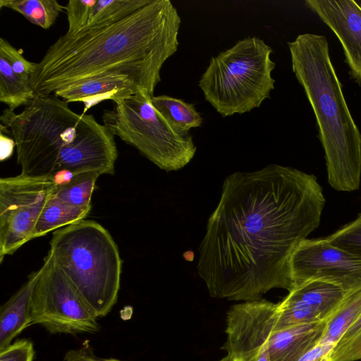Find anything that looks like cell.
Segmentation results:
<instances>
[{
    "label": "cell",
    "instance_id": "cell-1",
    "mask_svg": "<svg viewBox=\"0 0 361 361\" xmlns=\"http://www.w3.org/2000/svg\"><path fill=\"white\" fill-rule=\"evenodd\" d=\"M325 202L317 178L290 166L228 176L199 248L209 295L250 302L290 291L292 255L319 226Z\"/></svg>",
    "mask_w": 361,
    "mask_h": 361
},
{
    "label": "cell",
    "instance_id": "cell-2",
    "mask_svg": "<svg viewBox=\"0 0 361 361\" xmlns=\"http://www.w3.org/2000/svg\"><path fill=\"white\" fill-rule=\"evenodd\" d=\"M180 23L171 1L151 0L115 23L66 33L37 63L30 84L37 94L51 95L82 80L119 74L153 97L164 63L178 50Z\"/></svg>",
    "mask_w": 361,
    "mask_h": 361
},
{
    "label": "cell",
    "instance_id": "cell-3",
    "mask_svg": "<svg viewBox=\"0 0 361 361\" xmlns=\"http://www.w3.org/2000/svg\"><path fill=\"white\" fill-rule=\"evenodd\" d=\"M16 142L21 174L51 177L59 170L112 175L118 150L109 129L91 114L72 111L54 95L35 94L22 112L0 117Z\"/></svg>",
    "mask_w": 361,
    "mask_h": 361
},
{
    "label": "cell",
    "instance_id": "cell-4",
    "mask_svg": "<svg viewBox=\"0 0 361 361\" xmlns=\"http://www.w3.org/2000/svg\"><path fill=\"white\" fill-rule=\"evenodd\" d=\"M292 70L313 110L327 179L342 192L360 188L361 133L345 102L324 35L304 33L288 42Z\"/></svg>",
    "mask_w": 361,
    "mask_h": 361
},
{
    "label": "cell",
    "instance_id": "cell-5",
    "mask_svg": "<svg viewBox=\"0 0 361 361\" xmlns=\"http://www.w3.org/2000/svg\"><path fill=\"white\" fill-rule=\"evenodd\" d=\"M48 254L97 318L111 310L120 289L122 260L103 226L83 219L54 231Z\"/></svg>",
    "mask_w": 361,
    "mask_h": 361
},
{
    "label": "cell",
    "instance_id": "cell-6",
    "mask_svg": "<svg viewBox=\"0 0 361 361\" xmlns=\"http://www.w3.org/2000/svg\"><path fill=\"white\" fill-rule=\"evenodd\" d=\"M271 53L263 39L250 37L212 56L199 80L205 100L223 117L259 107L274 89Z\"/></svg>",
    "mask_w": 361,
    "mask_h": 361
},
{
    "label": "cell",
    "instance_id": "cell-7",
    "mask_svg": "<svg viewBox=\"0 0 361 361\" xmlns=\"http://www.w3.org/2000/svg\"><path fill=\"white\" fill-rule=\"evenodd\" d=\"M152 97L140 91L115 100L114 109L104 111L103 123L159 169L178 171L193 159L197 147L189 133H178L167 123Z\"/></svg>",
    "mask_w": 361,
    "mask_h": 361
},
{
    "label": "cell",
    "instance_id": "cell-8",
    "mask_svg": "<svg viewBox=\"0 0 361 361\" xmlns=\"http://www.w3.org/2000/svg\"><path fill=\"white\" fill-rule=\"evenodd\" d=\"M40 269L32 293L30 326L40 324L51 334L98 332L94 312L48 253Z\"/></svg>",
    "mask_w": 361,
    "mask_h": 361
},
{
    "label": "cell",
    "instance_id": "cell-9",
    "mask_svg": "<svg viewBox=\"0 0 361 361\" xmlns=\"http://www.w3.org/2000/svg\"><path fill=\"white\" fill-rule=\"evenodd\" d=\"M55 185L49 177L21 173L0 179V263L30 241Z\"/></svg>",
    "mask_w": 361,
    "mask_h": 361
},
{
    "label": "cell",
    "instance_id": "cell-10",
    "mask_svg": "<svg viewBox=\"0 0 361 361\" xmlns=\"http://www.w3.org/2000/svg\"><path fill=\"white\" fill-rule=\"evenodd\" d=\"M294 287L318 280L348 293L361 290V256L331 244L326 238L305 239L290 259Z\"/></svg>",
    "mask_w": 361,
    "mask_h": 361
},
{
    "label": "cell",
    "instance_id": "cell-11",
    "mask_svg": "<svg viewBox=\"0 0 361 361\" xmlns=\"http://www.w3.org/2000/svg\"><path fill=\"white\" fill-rule=\"evenodd\" d=\"M278 303L260 299L235 305L226 316L223 348L235 361H270L267 341L274 331Z\"/></svg>",
    "mask_w": 361,
    "mask_h": 361
},
{
    "label": "cell",
    "instance_id": "cell-12",
    "mask_svg": "<svg viewBox=\"0 0 361 361\" xmlns=\"http://www.w3.org/2000/svg\"><path fill=\"white\" fill-rule=\"evenodd\" d=\"M348 294L335 285L318 280L296 286L278 302L274 331L328 319Z\"/></svg>",
    "mask_w": 361,
    "mask_h": 361
},
{
    "label": "cell",
    "instance_id": "cell-13",
    "mask_svg": "<svg viewBox=\"0 0 361 361\" xmlns=\"http://www.w3.org/2000/svg\"><path fill=\"white\" fill-rule=\"evenodd\" d=\"M305 4L338 37L349 75L361 87V5L353 0H305Z\"/></svg>",
    "mask_w": 361,
    "mask_h": 361
},
{
    "label": "cell",
    "instance_id": "cell-14",
    "mask_svg": "<svg viewBox=\"0 0 361 361\" xmlns=\"http://www.w3.org/2000/svg\"><path fill=\"white\" fill-rule=\"evenodd\" d=\"M151 0H70L65 6L66 33L115 23L148 4Z\"/></svg>",
    "mask_w": 361,
    "mask_h": 361
},
{
    "label": "cell",
    "instance_id": "cell-15",
    "mask_svg": "<svg viewBox=\"0 0 361 361\" xmlns=\"http://www.w3.org/2000/svg\"><path fill=\"white\" fill-rule=\"evenodd\" d=\"M141 89L128 75L111 74L94 77L63 87L53 94L66 102H82V114L104 100L116 99L135 94Z\"/></svg>",
    "mask_w": 361,
    "mask_h": 361
},
{
    "label": "cell",
    "instance_id": "cell-16",
    "mask_svg": "<svg viewBox=\"0 0 361 361\" xmlns=\"http://www.w3.org/2000/svg\"><path fill=\"white\" fill-rule=\"evenodd\" d=\"M326 321L327 319L273 331L267 341L270 361H298L320 342Z\"/></svg>",
    "mask_w": 361,
    "mask_h": 361
},
{
    "label": "cell",
    "instance_id": "cell-17",
    "mask_svg": "<svg viewBox=\"0 0 361 361\" xmlns=\"http://www.w3.org/2000/svg\"><path fill=\"white\" fill-rule=\"evenodd\" d=\"M40 268L31 273L27 280L1 305L0 309V350L30 326L32 293L40 275Z\"/></svg>",
    "mask_w": 361,
    "mask_h": 361
},
{
    "label": "cell",
    "instance_id": "cell-18",
    "mask_svg": "<svg viewBox=\"0 0 361 361\" xmlns=\"http://www.w3.org/2000/svg\"><path fill=\"white\" fill-rule=\"evenodd\" d=\"M91 208L92 207H78L68 204L56 197L52 192L37 219L31 239L85 219Z\"/></svg>",
    "mask_w": 361,
    "mask_h": 361
},
{
    "label": "cell",
    "instance_id": "cell-19",
    "mask_svg": "<svg viewBox=\"0 0 361 361\" xmlns=\"http://www.w3.org/2000/svg\"><path fill=\"white\" fill-rule=\"evenodd\" d=\"M152 103L167 123L176 131L188 134L200 127L203 118L194 104L168 95L153 96Z\"/></svg>",
    "mask_w": 361,
    "mask_h": 361
},
{
    "label": "cell",
    "instance_id": "cell-20",
    "mask_svg": "<svg viewBox=\"0 0 361 361\" xmlns=\"http://www.w3.org/2000/svg\"><path fill=\"white\" fill-rule=\"evenodd\" d=\"M361 314V290L349 293L327 319L319 343L336 345Z\"/></svg>",
    "mask_w": 361,
    "mask_h": 361
},
{
    "label": "cell",
    "instance_id": "cell-21",
    "mask_svg": "<svg viewBox=\"0 0 361 361\" xmlns=\"http://www.w3.org/2000/svg\"><path fill=\"white\" fill-rule=\"evenodd\" d=\"M8 8L22 14L30 22L49 29L60 12L65 11L56 0H0V8Z\"/></svg>",
    "mask_w": 361,
    "mask_h": 361
},
{
    "label": "cell",
    "instance_id": "cell-22",
    "mask_svg": "<svg viewBox=\"0 0 361 361\" xmlns=\"http://www.w3.org/2000/svg\"><path fill=\"white\" fill-rule=\"evenodd\" d=\"M35 94L30 82L18 76L7 60L0 56V102L13 111L26 106Z\"/></svg>",
    "mask_w": 361,
    "mask_h": 361
},
{
    "label": "cell",
    "instance_id": "cell-23",
    "mask_svg": "<svg viewBox=\"0 0 361 361\" xmlns=\"http://www.w3.org/2000/svg\"><path fill=\"white\" fill-rule=\"evenodd\" d=\"M99 176V174L90 172L77 174L69 183L61 187L55 186L53 194L74 207H92V196Z\"/></svg>",
    "mask_w": 361,
    "mask_h": 361
},
{
    "label": "cell",
    "instance_id": "cell-24",
    "mask_svg": "<svg viewBox=\"0 0 361 361\" xmlns=\"http://www.w3.org/2000/svg\"><path fill=\"white\" fill-rule=\"evenodd\" d=\"M361 360V314L334 347L332 361Z\"/></svg>",
    "mask_w": 361,
    "mask_h": 361
},
{
    "label": "cell",
    "instance_id": "cell-25",
    "mask_svg": "<svg viewBox=\"0 0 361 361\" xmlns=\"http://www.w3.org/2000/svg\"><path fill=\"white\" fill-rule=\"evenodd\" d=\"M326 238L333 245L361 256V212Z\"/></svg>",
    "mask_w": 361,
    "mask_h": 361
},
{
    "label": "cell",
    "instance_id": "cell-26",
    "mask_svg": "<svg viewBox=\"0 0 361 361\" xmlns=\"http://www.w3.org/2000/svg\"><path fill=\"white\" fill-rule=\"evenodd\" d=\"M0 56L7 60L14 73L21 79L30 82L37 63L24 58L22 52L13 47L6 39H0Z\"/></svg>",
    "mask_w": 361,
    "mask_h": 361
},
{
    "label": "cell",
    "instance_id": "cell-27",
    "mask_svg": "<svg viewBox=\"0 0 361 361\" xmlns=\"http://www.w3.org/2000/svg\"><path fill=\"white\" fill-rule=\"evenodd\" d=\"M35 353L32 342L21 339L0 350V361H33Z\"/></svg>",
    "mask_w": 361,
    "mask_h": 361
},
{
    "label": "cell",
    "instance_id": "cell-28",
    "mask_svg": "<svg viewBox=\"0 0 361 361\" xmlns=\"http://www.w3.org/2000/svg\"><path fill=\"white\" fill-rule=\"evenodd\" d=\"M335 345L319 343L307 352L298 361H332Z\"/></svg>",
    "mask_w": 361,
    "mask_h": 361
},
{
    "label": "cell",
    "instance_id": "cell-29",
    "mask_svg": "<svg viewBox=\"0 0 361 361\" xmlns=\"http://www.w3.org/2000/svg\"><path fill=\"white\" fill-rule=\"evenodd\" d=\"M101 360L94 356L92 351L85 346L78 350L68 351L64 357L65 361H101Z\"/></svg>",
    "mask_w": 361,
    "mask_h": 361
},
{
    "label": "cell",
    "instance_id": "cell-30",
    "mask_svg": "<svg viewBox=\"0 0 361 361\" xmlns=\"http://www.w3.org/2000/svg\"><path fill=\"white\" fill-rule=\"evenodd\" d=\"M16 142L13 137H10L4 133H0V160L4 161L9 159L13 152Z\"/></svg>",
    "mask_w": 361,
    "mask_h": 361
},
{
    "label": "cell",
    "instance_id": "cell-31",
    "mask_svg": "<svg viewBox=\"0 0 361 361\" xmlns=\"http://www.w3.org/2000/svg\"><path fill=\"white\" fill-rule=\"evenodd\" d=\"M75 174L68 169H62L54 173L50 178L56 187L65 185L72 181Z\"/></svg>",
    "mask_w": 361,
    "mask_h": 361
},
{
    "label": "cell",
    "instance_id": "cell-32",
    "mask_svg": "<svg viewBox=\"0 0 361 361\" xmlns=\"http://www.w3.org/2000/svg\"><path fill=\"white\" fill-rule=\"evenodd\" d=\"M219 361H235V360L227 355L226 357H223L222 359H221Z\"/></svg>",
    "mask_w": 361,
    "mask_h": 361
},
{
    "label": "cell",
    "instance_id": "cell-33",
    "mask_svg": "<svg viewBox=\"0 0 361 361\" xmlns=\"http://www.w3.org/2000/svg\"><path fill=\"white\" fill-rule=\"evenodd\" d=\"M101 361H121L114 358L102 359Z\"/></svg>",
    "mask_w": 361,
    "mask_h": 361
}]
</instances>
